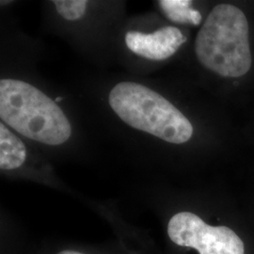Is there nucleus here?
Returning a JSON list of instances; mask_svg holds the SVG:
<instances>
[{
    "mask_svg": "<svg viewBox=\"0 0 254 254\" xmlns=\"http://www.w3.org/2000/svg\"><path fill=\"white\" fill-rule=\"evenodd\" d=\"M54 254H90V253H87V252H84L81 250H76V249H73V248H65L64 250H61L59 252H57Z\"/></svg>",
    "mask_w": 254,
    "mask_h": 254,
    "instance_id": "obj_9",
    "label": "nucleus"
},
{
    "mask_svg": "<svg viewBox=\"0 0 254 254\" xmlns=\"http://www.w3.org/2000/svg\"><path fill=\"white\" fill-rule=\"evenodd\" d=\"M27 159V148L23 141L11 133L4 124H0V169L11 171L19 169Z\"/></svg>",
    "mask_w": 254,
    "mask_h": 254,
    "instance_id": "obj_6",
    "label": "nucleus"
},
{
    "mask_svg": "<svg viewBox=\"0 0 254 254\" xmlns=\"http://www.w3.org/2000/svg\"><path fill=\"white\" fill-rule=\"evenodd\" d=\"M175 245L196 250L199 254H245L241 238L226 226H211L191 212L173 216L167 228Z\"/></svg>",
    "mask_w": 254,
    "mask_h": 254,
    "instance_id": "obj_4",
    "label": "nucleus"
},
{
    "mask_svg": "<svg viewBox=\"0 0 254 254\" xmlns=\"http://www.w3.org/2000/svg\"><path fill=\"white\" fill-rule=\"evenodd\" d=\"M186 42L181 30L165 27L150 34L129 31L126 35L127 46L135 54L152 61H164L176 53Z\"/></svg>",
    "mask_w": 254,
    "mask_h": 254,
    "instance_id": "obj_5",
    "label": "nucleus"
},
{
    "mask_svg": "<svg viewBox=\"0 0 254 254\" xmlns=\"http://www.w3.org/2000/svg\"><path fill=\"white\" fill-rule=\"evenodd\" d=\"M63 99H64L63 97H58V98L56 99V102H57V103H58V102H61V101L63 100Z\"/></svg>",
    "mask_w": 254,
    "mask_h": 254,
    "instance_id": "obj_10",
    "label": "nucleus"
},
{
    "mask_svg": "<svg viewBox=\"0 0 254 254\" xmlns=\"http://www.w3.org/2000/svg\"><path fill=\"white\" fill-rule=\"evenodd\" d=\"M200 64L224 77H240L252 67L249 23L244 12L231 4L217 5L195 41Z\"/></svg>",
    "mask_w": 254,
    "mask_h": 254,
    "instance_id": "obj_1",
    "label": "nucleus"
},
{
    "mask_svg": "<svg viewBox=\"0 0 254 254\" xmlns=\"http://www.w3.org/2000/svg\"><path fill=\"white\" fill-rule=\"evenodd\" d=\"M111 109L127 125L173 144L189 141L193 127L162 95L135 82H121L109 92Z\"/></svg>",
    "mask_w": 254,
    "mask_h": 254,
    "instance_id": "obj_3",
    "label": "nucleus"
},
{
    "mask_svg": "<svg viewBox=\"0 0 254 254\" xmlns=\"http://www.w3.org/2000/svg\"><path fill=\"white\" fill-rule=\"evenodd\" d=\"M0 118L19 134L46 145H61L72 135L56 101L22 80L0 81Z\"/></svg>",
    "mask_w": 254,
    "mask_h": 254,
    "instance_id": "obj_2",
    "label": "nucleus"
},
{
    "mask_svg": "<svg viewBox=\"0 0 254 254\" xmlns=\"http://www.w3.org/2000/svg\"><path fill=\"white\" fill-rule=\"evenodd\" d=\"M60 15L68 21H76L85 14L87 4L86 0H55L53 1Z\"/></svg>",
    "mask_w": 254,
    "mask_h": 254,
    "instance_id": "obj_8",
    "label": "nucleus"
},
{
    "mask_svg": "<svg viewBox=\"0 0 254 254\" xmlns=\"http://www.w3.org/2000/svg\"><path fill=\"white\" fill-rule=\"evenodd\" d=\"M158 3L164 14L174 23L199 26L201 22L200 12L191 8V1L161 0Z\"/></svg>",
    "mask_w": 254,
    "mask_h": 254,
    "instance_id": "obj_7",
    "label": "nucleus"
}]
</instances>
